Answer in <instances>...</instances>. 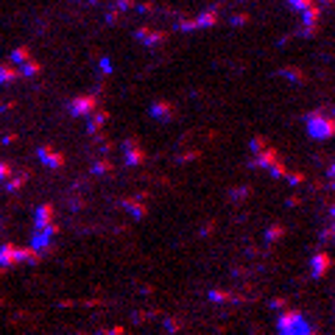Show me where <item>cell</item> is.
Listing matches in <instances>:
<instances>
[{
    "instance_id": "ba28073f",
    "label": "cell",
    "mask_w": 335,
    "mask_h": 335,
    "mask_svg": "<svg viewBox=\"0 0 335 335\" xmlns=\"http://www.w3.org/2000/svg\"><path fill=\"white\" fill-rule=\"evenodd\" d=\"M26 182H28V173H17L14 179H9V182H6V190H9V193H17V190H20Z\"/></svg>"
},
{
    "instance_id": "6da1fadb",
    "label": "cell",
    "mask_w": 335,
    "mask_h": 335,
    "mask_svg": "<svg viewBox=\"0 0 335 335\" xmlns=\"http://www.w3.org/2000/svg\"><path fill=\"white\" fill-rule=\"evenodd\" d=\"M39 251L37 249H20L17 243H3L0 246V268H11V266H20V262H39Z\"/></svg>"
},
{
    "instance_id": "30bf717a",
    "label": "cell",
    "mask_w": 335,
    "mask_h": 335,
    "mask_svg": "<svg viewBox=\"0 0 335 335\" xmlns=\"http://www.w3.org/2000/svg\"><path fill=\"white\" fill-rule=\"evenodd\" d=\"M104 121H106V115H104V112H98L95 117H89V134H95V131H98L101 126H104Z\"/></svg>"
},
{
    "instance_id": "5b68a950",
    "label": "cell",
    "mask_w": 335,
    "mask_h": 335,
    "mask_svg": "<svg viewBox=\"0 0 335 335\" xmlns=\"http://www.w3.org/2000/svg\"><path fill=\"white\" fill-rule=\"evenodd\" d=\"M17 79H22L20 76V64H9V62L0 64V84H11Z\"/></svg>"
},
{
    "instance_id": "9c48e42d",
    "label": "cell",
    "mask_w": 335,
    "mask_h": 335,
    "mask_svg": "<svg viewBox=\"0 0 335 335\" xmlns=\"http://www.w3.org/2000/svg\"><path fill=\"white\" fill-rule=\"evenodd\" d=\"M26 59H31V51H28V47H17V51L11 53V62L14 64H22Z\"/></svg>"
},
{
    "instance_id": "7a4b0ae2",
    "label": "cell",
    "mask_w": 335,
    "mask_h": 335,
    "mask_svg": "<svg viewBox=\"0 0 335 335\" xmlns=\"http://www.w3.org/2000/svg\"><path fill=\"white\" fill-rule=\"evenodd\" d=\"M67 112L73 117H89L95 112V98L92 95H79V98H73L67 104Z\"/></svg>"
},
{
    "instance_id": "52a82bcc",
    "label": "cell",
    "mask_w": 335,
    "mask_h": 335,
    "mask_svg": "<svg viewBox=\"0 0 335 335\" xmlns=\"http://www.w3.org/2000/svg\"><path fill=\"white\" fill-rule=\"evenodd\" d=\"M51 221H53V207H51V204H42V207H37V212H34V224H37V229L47 226Z\"/></svg>"
},
{
    "instance_id": "7c38bea8",
    "label": "cell",
    "mask_w": 335,
    "mask_h": 335,
    "mask_svg": "<svg viewBox=\"0 0 335 335\" xmlns=\"http://www.w3.org/2000/svg\"><path fill=\"white\" fill-rule=\"evenodd\" d=\"M0 304H3V299H0Z\"/></svg>"
},
{
    "instance_id": "3957f363",
    "label": "cell",
    "mask_w": 335,
    "mask_h": 335,
    "mask_svg": "<svg viewBox=\"0 0 335 335\" xmlns=\"http://www.w3.org/2000/svg\"><path fill=\"white\" fill-rule=\"evenodd\" d=\"M53 235H59V226L56 224H47V226H42V229H37V232H34V241H31V249H37L39 254H42V251H47V249H51Z\"/></svg>"
},
{
    "instance_id": "8fae6325",
    "label": "cell",
    "mask_w": 335,
    "mask_h": 335,
    "mask_svg": "<svg viewBox=\"0 0 335 335\" xmlns=\"http://www.w3.org/2000/svg\"><path fill=\"white\" fill-rule=\"evenodd\" d=\"M9 176H14V167H11L9 162H0V182H6Z\"/></svg>"
},
{
    "instance_id": "277c9868",
    "label": "cell",
    "mask_w": 335,
    "mask_h": 335,
    "mask_svg": "<svg viewBox=\"0 0 335 335\" xmlns=\"http://www.w3.org/2000/svg\"><path fill=\"white\" fill-rule=\"evenodd\" d=\"M37 157H39V162L47 165L51 171H59V167H64V154L53 151L51 146H42L39 151H37Z\"/></svg>"
},
{
    "instance_id": "8992f818",
    "label": "cell",
    "mask_w": 335,
    "mask_h": 335,
    "mask_svg": "<svg viewBox=\"0 0 335 335\" xmlns=\"http://www.w3.org/2000/svg\"><path fill=\"white\" fill-rule=\"evenodd\" d=\"M42 73V62H37V59H26V62L20 64V76L22 79H37V76Z\"/></svg>"
}]
</instances>
